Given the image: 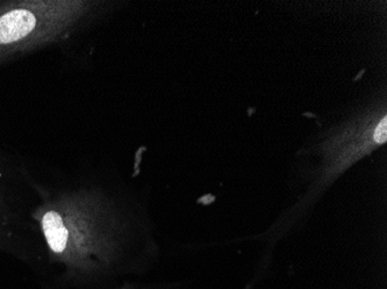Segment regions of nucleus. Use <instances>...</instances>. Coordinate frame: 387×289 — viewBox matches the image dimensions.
<instances>
[{
  "instance_id": "obj_1",
  "label": "nucleus",
  "mask_w": 387,
  "mask_h": 289,
  "mask_svg": "<svg viewBox=\"0 0 387 289\" xmlns=\"http://www.w3.org/2000/svg\"><path fill=\"white\" fill-rule=\"evenodd\" d=\"M387 141V116L385 107L368 109L344 125L340 126L319 146L320 162L313 168L307 181L305 192L267 231L259 236L267 245V255L250 278L252 285H259L270 265V255L277 242L296 229L305 220L313 206L336 179L353 164L365 155L379 149Z\"/></svg>"
}]
</instances>
